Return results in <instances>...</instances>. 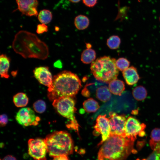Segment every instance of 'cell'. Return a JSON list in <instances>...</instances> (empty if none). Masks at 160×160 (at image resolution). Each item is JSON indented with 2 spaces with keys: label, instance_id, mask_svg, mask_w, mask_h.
<instances>
[{
  "label": "cell",
  "instance_id": "obj_30",
  "mask_svg": "<svg viewBox=\"0 0 160 160\" xmlns=\"http://www.w3.org/2000/svg\"><path fill=\"white\" fill-rule=\"evenodd\" d=\"M8 118L7 116L5 114H3L0 116V123L1 126L5 125L7 123Z\"/></svg>",
  "mask_w": 160,
  "mask_h": 160
},
{
  "label": "cell",
  "instance_id": "obj_33",
  "mask_svg": "<svg viewBox=\"0 0 160 160\" xmlns=\"http://www.w3.org/2000/svg\"><path fill=\"white\" fill-rule=\"evenodd\" d=\"M72 3H77L79 2L81 0H69Z\"/></svg>",
  "mask_w": 160,
  "mask_h": 160
},
{
  "label": "cell",
  "instance_id": "obj_23",
  "mask_svg": "<svg viewBox=\"0 0 160 160\" xmlns=\"http://www.w3.org/2000/svg\"><path fill=\"white\" fill-rule=\"evenodd\" d=\"M38 18L41 23L47 24L49 23L52 20V14L50 10L44 9L40 11L39 13Z\"/></svg>",
  "mask_w": 160,
  "mask_h": 160
},
{
  "label": "cell",
  "instance_id": "obj_11",
  "mask_svg": "<svg viewBox=\"0 0 160 160\" xmlns=\"http://www.w3.org/2000/svg\"><path fill=\"white\" fill-rule=\"evenodd\" d=\"M18 9L22 14L31 17L38 15V0H16Z\"/></svg>",
  "mask_w": 160,
  "mask_h": 160
},
{
  "label": "cell",
  "instance_id": "obj_31",
  "mask_svg": "<svg viewBox=\"0 0 160 160\" xmlns=\"http://www.w3.org/2000/svg\"><path fill=\"white\" fill-rule=\"evenodd\" d=\"M52 160H69L66 155H63L55 157Z\"/></svg>",
  "mask_w": 160,
  "mask_h": 160
},
{
  "label": "cell",
  "instance_id": "obj_5",
  "mask_svg": "<svg viewBox=\"0 0 160 160\" xmlns=\"http://www.w3.org/2000/svg\"><path fill=\"white\" fill-rule=\"evenodd\" d=\"M52 105L60 114L69 120L67 127L79 134V125L75 116L76 109L74 100L71 97H61L54 100Z\"/></svg>",
  "mask_w": 160,
  "mask_h": 160
},
{
  "label": "cell",
  "instance_id": "obj_28",
  "mask_svg": "<svg viewBox=\"0 0 160 160\" xmlns=\"http://www.w3.org/2000/svg\"><path fill=\"white\" fill-rule=\"evenodd\" d=\"M48 30V26L45 24L41 23L37 25L36 32L38 34H40L47 32Z\"/></svg>",
  "mask_w": 160,
  "mask_h": 160
},
{
  "label": "cell",
  "instance_id": "obj_8",
  "mask_svg": "<svg viewBox=\"0 0 160 160\" xmlns=\"http://www.w3.org/2000/svg\"><path fill=\"white\" fill-rule=\"evenodd\" d=\"M109 118L111 129V135L126 137L125 127L127 119L124 115H119L114 112L109 113Z\"/></svg>",
  "mask_w": 160,
  "mask_h": 160
},
{
  "label": "cell",
  "instance_id": "obj_2",
  "mask_svg": "<svg viewBox=\"0 0 160 160\" xmlns=\"http://www.w3.org/2000/svg\"><path fill=\"white\" fill-rule=\"evenodd\" d=\"M81 87V80L76 74L64 71L53 78L52 87L48 89L49 97L54 100L62 97H72Z\"/></svg>",
  "mask_w": 160,
  "mask_h": 160
},
{
  "label": "cell",
  "instance_id": "obj_17",
  "mask_svg": "<svg viewBox=\"0 0 160 160\" xmlns=\"http://www.w3.org/2000/svg\"><path fill=\"white\" fill-rule=\"evenodd\" d=\"M96 57V53L95 50L91 48L84 49L81 55V60L85 64H89L93 62Z\"/></svg>",
  "mask_w": 160,
  "mask_h": 160
},
{
  "label": "cell",
  "instance_id": "obj_27",
  "mask_svg": "<svg viewBox=\"0 0 160 160\" xmlns=\"http://www.w3.org/2000/svg\"><path fill=\"white\" fill-rule=\"evenodd\" d=\"M142 160H160V149H155L146 159Z\"/></svg>",
  "mask_w": 160,
  "mask_h": 160
},
{
  "label": "cell",
  "instance_id": "obj_9",
  "mask_svg": "<svg viewBox=\"0 0 160 160\" xmlns=\"http://www.w3.org/2000/svg\"><path fill=\"white\" fill-rule=\"evenodd\" d=\"M145 125L141 124L136 119L132 116H129L127 119L125 127L126 136L134 141L136 139L137 135L141 131L144 130Z\"/></svg>",
  "mask_w": 160,
  "mask_h": 160
},
{
  "label": "cell",
  "instance_id": "obj_4",
  "mask_svg": "<svg viewBox=\"0 0 160 160\" xmlns=\"http://www.w3.org/2000/svg\"><path fill=\"white\" fill-rule=\"evenodd\" d=\"M116 60L109 56L98 58L92 63L90 69L94 77L100 81L109 83L117 79L119 70L116 65Z\"/></svg>",
  "mask_w": 160,
  "mask_h": 160
},
{
  "label": "cell",
  "instance_id": "obj_34",
  "mask_svg": "<svg viewBox=\"0 0 160 160\" xmlns=\"http://www.w3.org/2000/svg\"><path fill=\"white\" fill-rule=\"evenodd\" d=\"M159 20H160V17H159Z\"/></svg>",
  "mask_w": 160,
  "mask_h": 160
},
{
  "label": "cell",
  "instance_id": "obj_24",
  "mask_svg": "<svg viewBox=\"0 0 160 160\" xmlns=\"http://www.w3.org/2000/svg\"><path fill=\"white\" fill-rule=\"evenodd\" d=\"M121 42V39L119 36L113 35L107 39V45L110 49H115L119 47Z\"/></svg>",
  "mask_w": 160,
  "mask_h": 160
},
{
  "label": "cell",
  "instance_id": "obj_32",
  "mask_svg": "<svg viewBox=\"0 0 160 160\" xmlns=\"http://www.w3.org/2000/svg\"><path fill=\"white\" fill-rule=\"evenodd\" d=\"M3 160H16V159L12 156L9 155L5 157Z\"/></svg>",
  "mask_w": 160,
  "mask_h": 160
},
{
  "label": "cell",
  "instance_id": "obj_7",
  "mask_svg": "<svg viewBox=\"0 0 160 160\" xmlns=\"http://www.w3.org/2000/svg\"><path fill=\"white\" fill-rule=\"evenodd\" d=\"M15 119L17 123L24 127L38 125L40 118L29 108H23L17 113Z\"/></svg>",
  "mask_w": 160,
  "mask_h": 160
},
{
  "label": "cell",
  "instance_id": "obj_6",
  "mask_svg": "<svg viewBox=\"0 0 160 160\" xmlns=\"http://www.w3.org/2000/svg\"><path fill=\"white\" fill-rule=\"evenodd\" d=\"M28 145V153L34 160H46L47 150L45 139H30Z\"/></svg>",
  "mask_w": 160,
  "mask_h": 160
},
{
  "label": "cell",
  "instance_id": "obj_19",
  "mask_svg": "<svg viewBox=\"0 0 160 160\" xmlns=\"http://www.w3.org/2000/svg\"><path fill=\"white\" fill-rule=\"evenodd\" d=\"M97 97L103 102L108 100L111 96V92L106 86H102L98 88L96 91Z\"/></svg>",
  "mask_w": 160,
  "mask_h": 160
},
{
  "label": "cell",
  "instance_id": "obj_14",
  "mask_svg": "<svg viewBox=\"0 0 160 160\" xmlns=\"http://www.w3.org/2000/svg\"><path fill=\"white\" fill-rule=\"evenodd\" d=\"M108 88L113 94L121 95L125 89L124 83L122 81L116 79L109 83Z\"/></svg>",
  "mask_w": 160,
  "mask_h": 160
},
{
  "label": "cell",
  "instance_id": "obj_18",
  "mask_svg": "<svg viewBox=\"0 0 160 160\" xmlns=\"http://www.w3.org/2000/svg\"><path fill=\"white\" fill-rule=\"evenodd\" d=\"M89 24V19L85 15H78L74 19V25L76 28L79 30L86 29L88 27Z\"/></svg>",
  "mask_w": 160,
  "mask_h": 160
},
{
  "label": "cell",
  "instance_id": "obj_15",
  "mask_svg": "<svg viewBox=\"0 0 160 160\" xmlns=\"http://www.w3.org/2000/svg\"><path fill=\"white\" fill-rule=\"evenodd\" d=\"M10 60L6 55H1L0 58V74L1 78H8V71L10 65Z\"/></svg>",
  "mask_w": 160,
  "mask_h": 160
},
{
  "label": "cell",
  "instance_id": "obj_10",
  "mask_svg": "<svg viewBox=\"0 0 160 160\" xmlns=\"http://www.w3.org/2000/svg\"><path fill=\"white\" fill-rule=\"evenodd\" d=\"M95 130L101 134L102 140L98 144L100 145L105 141L111 135V129L109 119L106 115H100L97 117L94 127Z\"/></svg>",
  "mask_w": 160,
  "mask_h": 160
},
{
  "label": "cell",
  "instance_id": "obj_3",
  "mask_svg": "<svg viewBox=\"0 0 160 160\" xmlns=\"http://www.w3.org/2000/svg\"><path fill=\"white\" fill-rule=\"evenodd\" d=\"M49 156L54 157L68 156L73 153V145L71 135L63 131H56L47 135L45 139Z\"/></svg>",
  "mask_w": 160,
  "mask_h": 160
},
{
  "label": "cell",
  "instance_id": "obj_16",
  "mask_svg": "<svg viewBox=\"0 0 160 160\" xmlns=\"http://www.w3.org/2000/svg\"><path fill=\"white\" fill-rule=\"evenodd\" d=\"M149 141L150 145L153 150L160 149V128H155L152 131Z\"/></svg>",
  "mask_w": 160,
  "mask_h": 160
},
{
  "label": "cell",
  "instance_id": "obj_25",
  "mask_svg": "<svg viewBox=\"0 0 160 160\" xmlns=\"http://www.w3.org/2000/svg\"><path fill=\"white\" fill-rule=\"evenodd\" d=\"M130 64V61L127 58L123 57L119 58L116 62V65L117 69L122 71L128 68Z\"/></svg>",
  "mask_w": 160,
  "mask_h": 160
},
{
  "label": "cell",
  "instance_id": "obj_12",
  "mask_svg": "<svg viewBox=\"0 0 160 160\" xmlns=\"http://www.w3.org/2000/svg\"><path fill=\"white\" fill-rule=\"evenodd\" d=\"M33 73L34 76L40 84L47 86L48 89L52 87L53 78L48 67H36L33 70Z\"/></svg>",
  "mask_w": 160,
  "mask_h": 160
},
{
  "label": "cell",
  "instance_id": "obj_13",
  "mask_svg": "<svg viewBox=\"0 0 160 160\" xmlns=\"http://www.w3.org/2000/svg\"><path fill=\"white\" fill-rule=\"evenodd\" d=\"M122 73L126 83L129 85L135 84L140 79L137 68L133 66L129 67L123 71Z\"/></svg>",
  "mask_w": 160,
  "mask_h": 160
},
{
  "label": "cell",
  "instance_id": "obj_21",
  "mask_svg": "<svg viewBox=\"0 0 160 160\" xmlns=\"http://www.w3.org/2000/svg\"><path fill=\"white\" fill-rule=\"evenodd\" d=\"M83 107L87 112H94L96 111L100 106L97 101L92 98H89L83 103Z\"/></svg>",
  "mask_w": 160,
  "mask_h": 160
},
{
  "label": "cell",
  "instance_id": "obj_26",
  "mask_svg": "<svg viewBox=\"0 0 160 160\" xmlns=\"http://www.w3.org/2000/svg\"><path fill=\"white\" fill-rule=\"evenodd\" d=\"M46 104L44 101L39 100L35 102L33 104L35 111L39 113H42L46 109Z\"/></svg>",
  "mask_w": 160,
  "mask_h": 160
},
{
  "label": "cell",
  "instance_id": "obj_22",
  "mask_svg": "<svg viewBox=\"0 0 160 160\" xmlns=\"http://www.w3.org/2000/svg\"><path fill=\"white\" fill-rule=\"evenodd\" d=\"M132 93L134 98L138 101L144 100L147 95L146 89L142 86H139L134 88L132 91Z\"/></svg>",
  "mask_w": 160,
  "mask_h": 160
},
{
  "label": "cell",
  "instance_id": "obj_29",
  "mask_svg": "<svg viewBox=\"0 0 160 160\" xmlns=\"http://www.w3.org/2000/svg\"><path fill=\"white\" fill-rule=\"evenodd\" d=\"M83 3L87 7H92L97 4L98 0H82Z\"/></svg>",
  "mask_w": 160,
  "mask_h": 160
},
{
  "label": "cell",
  "instance_id": "obj_1",
  "mask_svg": "<svg viewBox=\"0 0 160 160\" xmlns=\"http://www.w3.org/2000/svg\"><path fill=\"white\" fill-rule=\"evenodd\" d=\"M134 141L126 137L111 135L98 154V160H124L133 152Z\"/></svg>",
  "mask_w": 160,
  "mask_h": 160
},
{
  "label": "cell",
  "instance_id": "obj_20",
  "mask_svg": "<svg viewBox=\"0 0 160 160\" xmlns=\"http://www.w3.org/2000/svg\"><path fill=\"white\" fill-rule=\"evenodd\" d=\"M13 101L15 105L18 107L26 106L28 102V99L24 93L20 92L14 96Z\"/></svg>",
  "mask_w": 160,
  "mask_h": 160
}]
</instances>
